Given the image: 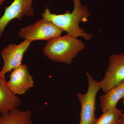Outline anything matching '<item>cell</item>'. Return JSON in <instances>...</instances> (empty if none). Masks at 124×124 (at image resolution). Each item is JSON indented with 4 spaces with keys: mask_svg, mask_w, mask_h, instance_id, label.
Returning a JSON list of instances; mask_svg holds the SVG:
<instances>
[{
    "mask_svg": "<svg viewBox=\"0 0 124 124\" xmlns=\"http://www.w3.org/2000/svg\"><path fill=\"white\" fill-rule=\"evenodd\" d=\"M124 81V53L110 55L104 78L99 82L100 89L106 93Z\"/></svg>",
    "mask_w": 124,
    "mask_h": 124,
    "instance_id": "obj_5",
    "label": "cell"
},
{
    "mask_svg": "<svg viewBox=\"0 0 124 124\" xmlns=\"http://www.w3.org/2000/svg\"><path fill=\"white\" fill-rule=\"evenodd\" d=\"M122 99V104H123V106H124V97Z\"/></svg>",
    "mask_w": 124,
    "mask_h": 124,
    "instance_id": "obj_15",
    "label": "cell"
},
{
    "mask_svg": "<svg viewBox=\"0 0 124 124\" xmlns=\"http://www.w3.org/2000/svg\"><path fill=\"white\" fill-rule=\"evenodd\" d=\"M7 85L16 95L24 94L34 86L33 78L26 64H20L11 71Z\"/></svg>",
    "mask_w": 124,
    "mask_h": 124,
    "instance_id": "obj_8",
    "label": "cell"
},
{
    "mask_svg": "<svg viewBox=\"0 0 124 124\" xmlns=\"http://www.w3.org/2000/svg\"><path fill=\"white\" fill-rule=\"evenodd\" d=\"M36 0H14L11 5L5 8L3 15L0 18V38L2 37L6 27L14 19L22 20L24 16L34 15L32 3Z\"/></svg>",
    "mask_w": 124,
    "mask_h": 124,
    "instance_id": "obj_7",
    "label": "cell"
},
{
    "mask_svg": "<svg viewBox=\"0 0 124 124\" xmlns=\"http://www.w3.org/2000/svg\"><path fill=\"white\" fill-rule=\"evenodd\" d=\"M124 97V81L99 97L100 107L103 113L116 107L119 101Z\"/></svg>",
    "mask_w": 124,
    "mask_h": 124,
    "instance_id": "obj_10",
    "label": "cell"
},
{
    "mask_svg": "<svg viewBox=\"0 0 124 124\" xmlns=\"http://www.w3.org/2000/svg\"><path fill=\"white\" fill-rule=\"evenodd\" d=\"M85 48L84 44L81 41L67 34L48 41L43 53L50 60L70 64Z\"/></svg>",
    "mask_w": 124,
    "mask_h": 124,
    "instance_id": "obj_2",
    "label": "cell"
},
{
    "mask_svg": "<svg viewBox=\"0 0 124 124\" xmlns=\"http://www.w3.org/2000/svg\"><path fill=\"white\" fill-rule=\"evenodd\" d=\"M81 0H73L74 8L72 13L67 10L63 14L56 15L51 13L48 7L45 9L41 14L42 18L51 21L63 31H65L67 34L76 38L83 37L85 39H91L93 35L86 33L79 26V23L85 22L87 18L91 15L88 8L82 5Z\"/></svg>",
    "mask_w": 124,
    "mask_h": 124,
    "instance_id": "obj_1",
    "label": "cell"
},
{
    "mask_svg": "<svg viewBox=\"0 0 124 124\" xmlns=\"http://www.w3.org/2000/svg\"><path fill=\"white\" fill-rule=\"evenodd\" d=\"M5 1V0H0V7L1 5H2Z\"/></svg>",
    "mask_w": 124,
    "mask_h": 124,
    "instance_id": "obj_14",
    "label": "cell"
},
{
    "mask_svg": "<svg viewBox=\"0 0 124 124\" xmlns=\"http://www.w3.org/2000/svg\"><path fill=\"white\" fill-rule=\"evenodd\" d=\"M29 110H20L17 108L0 116V124H33Z\"/></svg>",
    "mask_w": 124,
    "mask_h": 124,
    "instance_id": "obj_11",
    "label": "cell"
},
{
    "mask_svg": "<svg viewBox=\"0 0 124 124\" xmlns=\"http://www.w3.org/2000/svg\"><path fill=\"white\" fill-rule=\"evenodd\" d=\"M5 76L0 74V113H5L17 108L21 103L20 98L14 94L7 85Z\"/></svg>",
    "mask_w": 124,
    "mask_h": 124,
    "instance_id": "obj_9",
    "label": "cell"
},
{
    "mask_svg": "<svg viewBox=\"0 0 124 124\" xmlns=\"http://www.w3.org/2000/svg\"><path fill=\"white\" fill-rule=\"evenodd\" d=\"M119 124H124V113H122L121 115Z\"/></svg>",
    "mask_w": 124,
    "mask_h": 124,
    "instance_id": "obj_13",
    "label": "cell"
},
{
    "mask_svg": "<svg viewBox=\"0 0 124 124\" xmlns=\"http://www.w3.org/2000/svg\"><path fill=\"white\" fill-rule=\"evenodd\" d=\"M122 111L114 107L103 113L93 124H119Z\"/></svg>",
    "mask_w": 124,
    "mask_h": 124,
    "instance_id": "obj_12",
    "label": "cell"
},
{
    "mask_svg": "<svg viewBox=\"0 0 124 124\" xmlns=\"http://www.w3.org/2000/svg\"><path fill=\"white\" fill-rule=\"evenodd\" d=\"M31 41L25 39L19 45L10 44L1 52L4 65L0 71L3 76L8 72L22 64L23 57L31 43Z\"/></svg>",
    "mask_w": 124,
    "mask_h": 124,
    "instance_id": "obj_6",
    "label": "cell"
},
{
    "mask_svg": "<svg viewBox=\"0 0 124 124\" xmlns=\"http://www.w3.org/2000/svg\"><path fill=\"white\" fill-rule=\"evenodd\" d=\"M88 89L85 94L77 93V97L81 106L80 121L79 124H93L95 122L96 97L100 89L99 82L94 79L90 73L86 72Z\"/></svg>",
    "mask_w": 124,
    "mask_h": 124,
    "instance_id": "obj_3",
    "label": "cell"
},
{
    "mask_svg": "<svg viewBox=\"0 0 124 124\" xmlns=\"http://www.w3.org/2000/svg\"><path fill=\"white\" fill-rule=\"evenodd\" d=\"M63 31L51 21L42 18L33 24L22 28L19 35L32 41L36 40H49L61 36Z\"/></svg>",
    "mask_w": 124,
    "mask_h": 124,
    "instance_id": "obj_4",
    "label": "cell"
}]
</instances>
